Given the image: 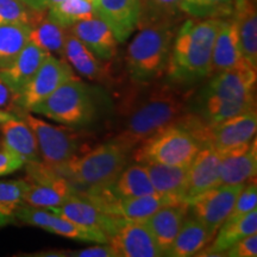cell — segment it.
<instances>
[{"mask_svg": "<svg viewBox=\"0 0 257 257\" xmlns=\"http://www.w3.org/2000/svg\"><path fill=\"white\" fill-rule=\"evenodd\" d=\"M187 99L174 86L156 85L141 98H134L123 110L125 118L121 130L112 140L130 152L160 130L175 123L186 113Z\"/></svg>", "mask_w": 257, "mask_h": 257, "instance_id": "obj_1", "label": "cell"}, {"mask_svg": "<svg viewBox=\"0 0 257 257\" xmlns=\"http://www.w3.org/2000/svg\"><path fill=\"white\" fill-rule=\"evenodd\" d=\"M221 18L187 19L176 31L166 74L179 85L212 75V49Z\"/></svg>", "mask_w": 257, "mask_h": 257, "instance_id": "obj_2", "label": "cell"}, {"mask_svg": "<svg viewBox=\"0 0 257 257\" xmlns=\"http://www.w3.org/2000/svg\"><path fill=\"white\" fill-rule=\"evenodd\" d=\"M208 144V125L195 113H185L131 152L138 163L189 166L202 147Z\"/></svg>", "mask_w": 257, "mask_h": 257, "instance_id": "obj_3", "label": "cell"}, {"mask_svg": "<svg viewBox=\"0 0 257 257\" xmlns=\"http://www.w3.org/2000/svg\"><path fill=\"white\" fill-rule=\"evenodd\" d=\"M256 69L250 67L214 73L198 100V117L214 125L255 110Z\"/></svg>", "mask_w": 257, "mask_h": 257, "instance_id": "obj_4", "label": "cell"}, {"mask_svg": "<svg viewBox=\"0 0 257 257\" xmlns=\"http://www.w3.org/2000/svg\"><path fill=\"white\" fill-rule=\"evenodd\" d=\"M140 28L126 49V68L133 81L150 85L167 72L176 23L155 22Z\"/></svg>", "mask_w": 257, "mask_h": 257, "instance_id": "obj_5", "label": "cell"}, {"mask_svg": "<svg viewBox=\"0 0 257 257\" xmlns=\"http://www.w3.org/2000/svg\"><path fill=\"white\" fill-rule=\"evenodd\" d=\"M131 152L123 144L111 140L81 157L76 156L62 175L80 194H91L111 187L128 163Z\"/></svg>", "mask_w": 257, "mask_h": 257, "instance_id": "obj_6", "label": "cell"}, {"mask_svg": "<svg viewBox=\"0 0 257 257\" xmlns=\"http://www.w3.org/2000/svg\"><path fill=\"white\" fill-rule=\"evenodd\" d=\"M30 112L68 126L80 127L94 120L96 107L91 88L75 76L64 81L44 100L32 106Z\"/></svg>", "mask_w": 257, "mask_h": 257, "instance_id": "obj_7", "label": "cell"}, {"mask_svg": "<svg viewBox=\"0 0 257 257\" xmlns=\"http://www.w3.org/2000/svg\"><path fill=\"white\" fill-rule=\"evenodd\" d=\"M17 115L23 118L34 131L42 162L62 175L70 161L78 156V135L69 128L55 126L38 119L30 114V112L21 111Z\"/></svg>", "mask_w": 257, "mask_h": 257, "instance_id": "obj_8", "label": "cell"}, {"mask_svg": "<svg viewBox=\"0 0 257 257\" xmlns=\"http://www.w3.org/2000/svg\"><path fill=\"white\" fill-rule=\"evenodd\" d=\"M27 166V189L23 202L40 208L61 206L67 199L76 194L69 180L49 168L42 161L25 163Z\"/></svg>", "mask_w": 257, "mask_h": 257, "instance_id": "obj_9", "label": "cell"}, {"mask_svg": "<svg viewBox=\"0 0 257 257\" xmlns=\"http://www.w3.org/2000/svg\"><path fill=\"white\" fill-rule=\"evenodd\" d=\"M72 78H75L72 66L64 59L49 54L34 78L16 95L17 113L21 111L30 112L32 106L44 100L64 81Z\"/></svg>", "mask_w": 257, "mask_h": 257, "instance_id": "obj_10", "label": "cell"}, {"mask_svg": "<svg viewBox=\"0 0 257 257\" xmlns=\"http://www.w3.org/2000/svg\"><path fill=\"white\" fill-rule=\"evenodd\" d=\"M244 185L217 186L188 201V213L201 221L216 236L232 211Z\"/></svg>", "mask_w": 257, "mask_h": 257, "instance_id": "obj_11", "label": "cell"}, {"mask_svg": "<svg viewBox=\"0 0 257 257\" xmlns=\"http://www.w3.org/2000/svg\"><path fill=\"white\" fill-rule=\"evenodd\" d=\"M16 218L22 223L41 227L48 232L59 234L66 238L83 240V242L108 243V237L105 233L73 223L72 220L59 216L47 208L22 204L18 208Z\"/></svg>", "mask_w": 257, "mask_h": 257, "instance_id": "obj_12", "label": "cell"}, {"mask_svg": "<svg viewBox=\"0 0 257 257\" xmlns=\"http://www.w3.org/2000/svg\"><path fill=\"white\" fill-rule=\"evenodd\" d=\"M49 210L83 227L100 231L108 237V239L125 220L106 213L92 200L78 193L67 199L61 206Z\"/></svg>", "mask_w": 257, "mask_h": 257, "instance_id": "obj_13", "label": "cell"}, {"mask_svg": "<svg viewBox=\"0 0 257 257\" xmlns=\"http://www.w3.org/2000/svg\"><path fill=\"white\" fill-rule=\"evenodd\" d=\"M256 130V110L244 112L220 123L208 125V144L224 154L252 141Z\"/></svg>", "mask_w": 257, "mask_h": 257, "instance_id": "obj_14", "label": "cell"}, {"mask_svg": "<svg viewBox=\"0 0 257 257\" xmlns=\"http://www.w3.org/2000/svg\"><path fill=\"white\" fill-rule=\"evenodd\" d=\"M108 242L120 257L163 256L152 232L143 221L125 219Z\"/></svg>", "mask_w": 257, "mask_h": 257, "instance_id": "obj_15", "label": "cell"}, {"mask_svg": "<svg viewBox=\"0 0 257 257\" xmlns=\"http://www.w3.org/2000/svg\"><path fill=\"white\" fill-rule=\"evenodd\" d=\"M95 15L110 27L118 43H123L138 28L141 0H93Z\"/></svg>", "mask_w": 257, "mask_h": 257, "instance_id": "obj_16", "label": "cell"}, {"mask_svg": "<svg viewBox=\"0 0 257 257\" xmlns=\"http://www.w3.org/2000/svg\"><path fill=\"white\" fill-rule=\"evenodd\" d=\"M221 154L207 144L199 150L188 166L186 201L219 186Z\"/></svg>", "mask_w": 257, "mask_h": 257, "instance_id": "obj_17", "label": "cell"}, {"mask_svg": "<svg viewBox=\"0 0 257 257\" xmlns=\"http://www.w3.org/2000/svg\"><path fill=\"white\" fill-rule=\"evenodd\" d=\"M257 172V147L253 138L249 143L221 154L219 186L245 185Z\"/></svg>", "mask_w": 257, "mask_h": 257, "instance_id": "obj_18", "label": "cell"}, {"mask_svg": "<svg viewBox=\"0 0 257 257\" xmlns=\"http://www.w3.org/2000/svg\"><path fill=\"white\" fill-rule=\"evenodd\" d=\"M211 66L212 74L250 67L240 51L236 23L232 17L221 18L212 49Z\"/></svg>", "mask_w": 257, "mask_h": 257, "instance_id": "obj_19", "label": "cell"}, {"mask_svg": "<svg viewBox=\"0 0 257 257\" xmlns=\"http://www.w3.org/2000/svg\"><path fill=\"white\" fill-rule=\"evenodd\" d=\"M68 30L78 37L98 60L110 61L117 54V38L110 27L96 15L78 22Z\"/></svg>", "mask_w": 257, "mask_h": 257, "instance_id": "obj_20", "label": "cell"}, {"mask_svg": "<svg viewBox=\"0 0 257 257\" xmlns=\"http://www.w3.org/2000/svg\"><path fill=\"white\" fill-rule=\"evenodd\" d=\"M188 214V202L178 201L161 207L153 216L143 220L152 232L163 256L167 255L173 245L176 234Z\"/></svg>", "mask_w": 257, "mask_h": 257, "instance_id": "obj_21", "label": "cell"}, {"mask_svg": "<svg viewBox=\"0 0 257 257\" xmlns=\"http://www.w3.org/2000/svg\"><path fill=\"white\" fill-rule=\"evenodd\" d=\"M236 23L239 48L245 62L257 68V14L252 0H233L232 16Z\"/></svg>", "mask_w": 257, "mask_h": 257, "instance_id": "obj_22", "label": "cell"}, {"mask_svg": "<svg viewBox=\"0 0 257 257\" xmlns=\"http://www.w3.org/2000/svg\"><path fill=\"white\" fill-rule=\"evenodd\" d=\"M0 133L5 147L23 161L24 165L41 161L36 137L23 118L15 115L11 119L2 123Z\"/></svg>", "mask_w": 257, "mask_h": 257, "instance_id": "obj_23", "label": "cell"}, {"mask_svg": "<svg viewBox=\"0 0 257 257\" xmlns=\"http://www.w3.org/2000/svg\"><path fill=\"white\" fill-rule=\"evenodd\" d=\"M48 55L49 54L46 50L29 42L14 62L6 68L0 69V76L8 83L15 95H17L34 78Z\"/></svg>", "mask_w": 257, "mask_h": 257, "instance_id": "obj_24", "label": "cell"}, {"mask_svg": "<svg viewBox=\"0 0 257 257\" xmlns=\"http://www.w3.org/2000/svg\"><path fill=\"white\" fill-rule=\"evenodd\" d=\"M257 232V210H252L242 217L226 219L217 231L216 238L210 246H205L197 256H224L232 244L243 237Z\"/></svg>", "mask_w": 257, "mask_h": 257, "instance_id": "obj_25", "label": "cell"}, {"mask_svg": "<svg viewBox=\"0 0 257 257\" xmlns=\"http://www.w3.org/2000/svg\"><path fill=\"white\" fill-rule=\"evenodd\" d=\"M156 193L179 201H186L188 166L143 163Z\"/></svg>", "mask_w": 257, "mask_h": 257, "instance_id": "obj_26", "label": "cell"}, {"mask_svg": "<svg viewBox=\"0 0 257 257\" xmlns=\"http://www.w3.org/2000/svg\"><path fill=\"white\" fill-rule=\"evenodd\" d=\"M213 238L214 234L201 221L187 214L166 256H194L207 246Z\"/></svg>", "mask_w": 257, "mask_h": 257, "instance_id": "obj_27", "label": "cell"}, {"mask_svg": "<svg viewBox=\"0 0 257 257\" xmlns=\"http://www.w3.org/2000/svg\"><path fill=\"white\" fill-rule=\"evenodd\" d=\"M64 60L80 75L88 80L100 82L108 76L107 69L105 68L104 64L100 63V60L96 59L85 44L69 30L64 43Z\"/></svg>", "mask_w": 257, "mask_h": 257, "instance_id": "obj_28", "label": "cell"}, {"mask_svg": "<svg viewBox=\"0 0 257 257\" xmlns=\"http://www.w3.org/2000/svg\"><path fill=\"white\" fill-rule=\"evenodd\" d=\"M68 29L61 27L48 18L46 12L38 17L30 27L29 42L36 44L48 54L64 59V43Z\"/></svg>", "mask_w": 257, "mask_h": 257, "instance_id": "obj_29", "label": "cell"}, {"mask_svg": "<svg viewBox=\"0 0 257 257\" xmlns=\"http://www.w3.org/2000/svg\"><path fill=\"white\" fill-rule=\"evenodd\" d=\"M106 189L115 198H136L156 193L146 166L138 162L125 167L114 184Z\"/></svg>", "mask_w": 257, "mask_h": 257, "instance_id": "obj_30", "label": "cell"}, {"mask_svg": "<svg viewBox=\"0 0 257 257\" xmlns=\"http://www.w3.org/2000/svg\"><path fill=\"white\" fill-rule=\"evenodd\" d=\"M30 27L27 24H0V69L17 59L29 43Z\"/></svg>", "mask_w": 257, "mask_h": 257, "instance_id": "obj_31", "label": "cell"}, {"mask_svg": "<svg viewBox=\"0 0 257 257\" xmlns=\"http://www.w3.org/2000/svg\"><path fill=\"white\" fill-rule=\"evenodd\" d=\"M47 11L48 18L66 29L95 16L93 0H62Z\"/></svg>", "mask_w": 257, "mask_h": 257, "instance_id": "obj_32", "label": "cell"}, {"mask_svg": "<svg viewBox=\"0 0 257 257\" xmlns=\"http://www.w3.org/2000/svg\"><path fill=\"white\" fill-rule=\"evenodd\" d=\"M27 180L0 181V226L12 224L17 220L18 208L23 202L27 189Z\"/></svg>", "mask_w": 257, "mask_h": 257, "instance_id": "obj_33", "label": "cell"}, {"mask_svg": "<svg viewBox=\"0 0 257 257\" xmlns=\"http://www.w3.org/2000/svg\"><path fill=\"white\" fill-rule=\"evenodd\" d=\"M184 0H141L138 27L155 22H174L182 15Z\"/></svg>", "mask_w": 257, "mask_h": 257, "instance_id": "obj_34", "label": "cell"}, {"mask_svg": "<svg viewBox=\"0 0 257 257\" xmlns=\"http://www.w3.org/2000/svg\"><path fill=\"white\" fill-rule=\"evenodd\" d=\"M233 0H184L182 15L192 18H227L232 16Z\"/></svg>", "mask_w": 257, "mask_h": 257, "instance_id": "obj_35", "label": "cell"}, {"mask_svg": "<svg viewBox=\"0 0 257 257\" xmlns=\"http://www.w3.org/2000/svg\"><path fill=\"white\" fill-rule=\"evenodd\" d=\"M46 11H37L23 0H0V24H27L31 27Z\"/></svg>", "mask_w": 257, "mask_h": 257, "instance_id": "obj_36", "label": "cell"}, {"mask_svg": "<svg viewBox=\"0 0 257 257\" xmlns=\"http://www.w3.org/2000/svg\"><path fill=\"white\" fill-rule=\"evenodd\" d=\"M248 185H244L242 191L239 192L238 197L234 201L233 208L231 211L227 219H234V218L242 217L248 212L257 208V186L255 179L248 181Z\"/></svg>", "mask_w": 257, "mask_h": 257, "instance_id": "obj_37", "label": "cell"}, {"mask_svg": "<svg viewBox=\"0 0 257 257\" xmlns=\"http://www.w3.org/2000/svg\"><path fill=\"white\" fill-rule=\"evenodd\" d=\"M224 256L230 257H256L257 256V234L251 233L243 237L238 242L230 246Z\"/></svg>", "mask_w": 257, "mask_h": 257, "instance_id": "obj_38", "label": "cell"}, {"mask_svg": "<svg viewBox=\"0 0 257 257\" xmlns=\"http://www.w3.org/2000/svg\"><path fill=\"white\" fill-rule=\"evenodd\" d=\"M24 166V162L19 157L11 153L3 141H0V175H8L15 173Z\"/></svg>", "mask_w": 257, "mask_h": 257, "instance_id": "obj_39", "label": "cell"}, {"mask_svg": "<svg viewBox=\"0 0 257 257\" xmlns=\"http://www.w3.org/2000/svg\"><path fill=\"white\" fill-rule=\"evenodd\" d=\"M68 255L76 257H118L111 244L106 243H100L99 245L89 246L76 251H69Z\"/></svg>", "mask_w": 257, "mask_h": 257, "instance_id": "obj_40", "label": "cell"}, {"mask_svg": "<svg viewBox=\"0 0 257 257\" xmlns=\"http://www.w3.org/2000/svg\"><path fill=\"white\" fill-rule=\"evenodd\" d=\"M0 110H4L11 113H17L16 106V95L12 89L9 87L8 83L0 76Z\"/></svg>", "mask_w": 257, "mask_h": 257, "instance_id": "obj_41", "label": "cell"}, {"mask_svg": "<svg viewBox=\"0 0 257 257\" xmlns=\"http://www.w3.org/2000/svg\"><path fill=\"white\" fill-rule=\"evenodd\" d=\"M62 0H29V6L37 11H47L51 6L56 5Z\"/></svg>", "mask_w": 257, "mask_h": 257, "instance_id": "obj_42", "label": "cell"}, {"mask_svg": "<svg viewBox=\"0 0 257 257\" xmlns=\"http://www.w3.org/2000/svg\"><path fill=\"white\" fill-rule=\"evenodd\" d=\"M16 114L11 113V112H8V111H4V110H0V124L4 123V121L11 119V118H14Z\"/></svg>", "mask_w": 257, "mask_h": 257, "instance_id": "obj_43", "label": "cell"}, {"mask_svg": "<svg viewBox=\"0 0 257 257\" xmlns=\"http://www.w3.org/2000/svg\"><path fill=\"white\" fill-rule=\"evenodd\" d=\"M23 2H25V3H27V4L29 5V0H23Z\"/></svg>", "mask_w": 257, "mask_h": 257, "instance_id": "obj_44", "label": "cell"}, {"mask_svg": "<svg viewBox=\"0 0 257 257\" xmlns=\"http://www.w3.org/2000/svg\"><path fill=\"white\" fill-rule=\"evenodd\" d=\"M252 2H256V0H252Z\"/></svg>", "mask_w": 257, "mask_h": 257, "instance_id": "obj_45", "label": "cell"}]
</instances>
